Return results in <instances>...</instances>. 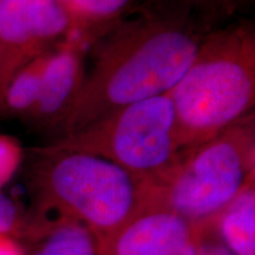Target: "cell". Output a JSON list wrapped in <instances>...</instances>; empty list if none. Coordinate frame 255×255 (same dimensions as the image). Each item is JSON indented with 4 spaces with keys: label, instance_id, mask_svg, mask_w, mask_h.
Masks as SVG:
<instances>
[{
    "label": "cell",
    "instance_id": "6da1fadb",
    "mask_svg": "<svg viewBox=\"0 0 255 255\" xmlns=\"http://www.w3.org/2000/svg\"><path fill=\"white\" fill-rule=\"evenodd\" d=\"M205 28L183 0H146L121 18L92 44V66L57 138L169 94L195 58Z\"/></svg>",
    "mask_w": 255,
    "mask_h": 255
},
{
    "label": "cell",
    "instance_id": "7a4b0ae2",
    "mask_svg": "<svg viewBox=\"0 0 255 255\" xmlns=\"http://www.w3.org/2000/svg\"><path fill=\"white\" fill-rule=\"evenodd\" d=\"M27 225L51 218L83 223L101 247L150 207L151 184L100 156L49 144L30 151Z\"/></svg>",
    "mask_w": 255,
    "mask_h": 255
},
{
    "label": "cell",
    "instance_id": "3957f363",
    "mask_svg": "<svg viewBox=\"0 0 255 255\" xmlns=\"http://www.w3.org/2000/svg\"><path fill=\"white\" fill-rule=\"evenodd\" d=\"M183 150L254 113L255 30L241 20L203 36L193 63L169 92Z\"/></svg>",
    "mask_w": 255,
    "mask_h": 255
},
{
    "label": "cell",
    "instance_id": "277c9868",
    "mask_svg": "<svg viewBox=\"0 0 255 255\" xmlns=\"http://www.w3.org/2000/svg\"><path fill=\"white\" fill-rule=\"evenodd\" d=\"M254 113L218 136L184 150L173 170L151 184L150 207L205 225L254 183Z\"/></svg>",
    "mask_w": 255,
    "mask_h": 255
},
{
    "label": "cell",
    "instance_id": "5b68a950",
    "mask_svg": "<svg viewBox=\"0 0 255 255\" xmlns=\"http://www.w3.org/2000/svg\"><path fill=\"white\" fill-rule=\"evenodd\" d=\"M51 144L109 159L150 184L163 180L184 152L169 94L120 108Z\"/></svg>",
    "mask_w": 255,
    "mask_h": 255
},
{
    "label": "cell",
    "instance_id": "8992f818",
    "mask_svg": "<svg viewBox=\"0 0 255 255\" xmlns=\"http://www.w3.org/2000/svg\"><path fill=\"white\" fill-rule=\"evenodd\" d=\"M72 36L71 18L59 0H0V108L25 65Z\"/></svg>",
    "mask_w": 255,
    "mask_h": 255
},
{
    "label": "cell",
    "instance_id": "52a82bcc",
    "mask_svg": "<svg viewBox=\"0 0 255 255\" xmlns=\"http://www.w3.org/2000/svg\"><path fill=\"white\" fill-rule=\"evenodd\" d=\"M85 44L71 37L51 50L33 109L25 122L58 137L85 79Z\"/></svg>",
    "mask_w": 255,
    "mask_h": 255
},
{
    "label": "cell",
    "instance_id": "ba28073f",
    "mask_svg": "<svg viewBox=\"0 0 255 255\" xmlns=\"http://www.w3.org/2000/svg\"><path fill=\"white\" fill-rule=\"evenodd\" d=\"M205 225L148 207L101 247V255H195Z\"/></svg>",
    "mask_w": 255,
    "mask_h": 255
},
{
    "label": "cell",
    "instance_id": "9c48e42d",
    "mask_svg": "<svg viewBox=\"0 0 255 255\" xmlns=\"http://www.w3.org/2000/svg\"><path fill=\"white\" fill-rule=\"evenodd\" d=\"M27 255H101V244L83 223L51 218L31 223L21 241Z\"/></svg>",
    "mask_w": 255,
    "mask_h": 255
},
{
    "label": "cell",
    "instance_id": "30bf717a",
    "mask_svg": "<svg viewBox=\"0 0 255 255\" xmlns=\"http://www.w3.org/2000/svg\"><path fill=\"white\" fill-rule=\"evenodd\" d=\"M223 244L234 255H255V187L245 188L214 220Z\"/></svg>",
    "mask_w": 255,
    "mask_h": 255
},
{
    "label": "cell",
    "instance_id": "8fae6325",
    "mask_svg": "<svg viewBox=\"0 0 255 255\" xmlns=\"http://www.w3.org/2000/svg\"><path fill=\"white\" fill-rule=\"evenodd\" d=\"M132 0H70L66 9L72 21L73 34L92 45L129 12Z\"/></svg>",
    "mask_w": 255,
    "mask_h": 255
},
{
    "label": "cell",
    "instance_id": "7c38bea8",
    "mask_svg": "<svg viewBox=\"0 0 255 255\" xmlns=\"http://www.w3.org/2000/svg\"><path fill=\"white\" fill-rule=\"evenodd\" d=\"M50 52L51 50L37 57L12 78L2 98L0 114L26 121L37 101Z\"/></svg>",
    "mask_w": 255,
    "mask_h": 255
},
{
    "label": "cell",
    "instance_id": "4fadbf2b",
    "mask_svg": "<svg viewBox=\"0 0 255 255\" xmlns=\"http://www.w3.org/2000/svg\"><path fill=\"white\" fill-rule=\"evenodd\" d=\"M27 226V214L17 202L0 191V235L23 240Z\"/></svg>",
    "mask_w": 255,
    "mask_h": 255
},
{
    "label": "cell",
    "instance_id": "5bb4252c",
    "mask_svg": "<svg viewBox=\"0 0 255 255\" xmlns=\"http://www.w3.org/2000/svg\"><path fill=\"white\" fill-rule=\"evenodd\" d=\"M202 24L208 26L214 21L231 17L248 0H183Z\"/></svg>",
    "mask_w": 255,
    "mask_h": 255
},
{
    "label": "cell",
    "instance_id": "9a60e30c",
    "mask_svg": "<svg viewBox=\"0 0 255 255\" xmlns=\"http://www.w3.org/2000/svg\"><path fill=\"white\" fill-rule=\"evenodd\" d=\"M23 157V150L14 138L0 136V191L13 177Z\"/></svg>",
    "mask_w": 255,
    "mask_h": 255
},
{
    "label": "cell",
    "instance_id": "2e32d148",
    "mask_svg": "<svg viewBox=\"0 0 255 255\" xmlns=\"http://www.w3.org/2000/svg\"><path fill=\"white\" fill-rule=\"evenodd\" d=\"M195 255H234L220 240L214 227V220L206 223L197 242Z\"/></svg>",
    "mask_w": 255,
    "mask_h": 255
},
{
    "label": "cell",
    "instance_id": "e0dca14e",
    "mask_svg": "<svg viewBox=\"0 0 255 255\" xmlns=\"http://www.w3.org/2000/svg\"><path fill=\"white\" fill-rule=\"evenodd\" d=\"M0 255H27V253L20 240L7 235H0Z\"/></svg>",
    "mask_w": 255,
    "mask_h": 255
},
{
    "label": "cell",
    "instance_id": "ac0fdd59",
    "mask_svg": "<svg viewBox=\"0 0 255 255\" xmlns=\"http://www.w3.org/2000/svg\"><path fill=\"white\" fill-rule=\"evenodd\" d=\"M59 1L62 2V4H63V5L65 6V7H66V6H68V4H69V1H70V0H59Z\"/></svg>",
    "mask_w": 255,
    "mask_h": 255
}]
</instances>
